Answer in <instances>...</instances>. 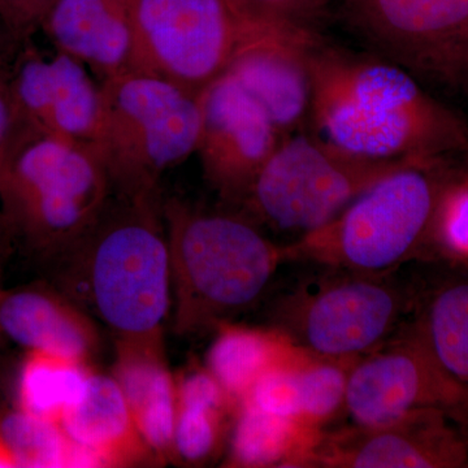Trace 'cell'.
Instances as JSON below:
<instances>
[{
	"label": "cell",
	"mask_w": 468,
	"mask_h": 468,
	"mask_svg": "<svg viewBox=\"0 0 468 468\" xmlns=\"http://www.w3.org/2000/svg\"><path fill=\"white\" fill-rule=\"evenodd\" d=\"M310 120L335 146L381 160L460 156L468 125L401 66L320 42L311 58Z\"/></svg>",
	"instance_id": "cell-1"
},
{
	"label": "cell",
	"mask_w": 468,
	"mask_h": 468,
	"mask_svg": "<svg viewBox=\"0 0 468 468\" xmlns=\"http://www.w3.org/2000/svg\"><path fill=\"white\" fill-rule=\"evenodd\" d=\"M468 181L462 155L415 159L369 186L334 220L282 246L286 261L347 270H397L435 250L437 217Z\"/></svg>",
	"instance_id": "cell-2"
},
{
	"label": "cell",
	"mask_w": 468,
	"mask_h": 468,
	"mask_svg": "<svg viewBox=\"0 0 468 468\" xmlns=\"http://www.w3.org/2000/svg\"><path fill=\"white\" fill-rule=\"evenodd\" d=\"M174 328L196 335L252 306L284 263V249L239 212L163 201Z\"/></svg>",
	"instance_id": "cell-3"
},
{
	"label": "cell",
	"mask_w": 468,
	"mask_h": 468,
	"mask_svg": "<svg viewBox=\"0 0 468 468\" xmlns=\"http://www.w3.org/2000/svg\"><path fill=\"white\" fill-rule=\"evenodd\" d=\"M76 292L116 338L163 335L172 307L171 258L162 196L111 197L68 252Z\"/></svg>",
	"instance_id": "cell-4"
},
{
	"label": "cell",
	"mask_w": 468,
	"mask_h": 468,
	"mask_svg": "<svg viewBox=\"0 0 468 468\" xmlns=\"http://www.w3.org/2000/svg\"><path fill=\"white\" fill-rule=\"evenodd\" d=\"M112 189L97 151L21 122L0 150L2 228L30 250L67 255L109 205Z\"/></svg>",
	"instance_id": "cell-5"
},
{
	"label": "cell",
	"mask_w": 468,
	"mask_h": 468,
	"mask_svg": "<svg viewBox=\"0 0 468 468\" xmlns=\"http://www.w3.org/2000/svg\"><path fill=\"white\" fill-rule=\"evenodd\" d=\"M101 92L92 149L103 162L113 196H160L163 176L197 153L199 97L131 69L101 81Z\"/></svg>",
	"instance_id": "cell-6"
},
{
	"label": "cell",
	"mask_w": 468,
	"mask_h": 468,
	"mask_svg": "<svg viewBox=\"0 0 468 468\" xmlns=\"http://www.w3.org/2000/svg\"><path fill=\"white\" fill-rule=\"evenodd\" d=\"M280 294L271 326L301 349L360 356L392 338L411 318L419 285L397 270L323 266Z\"/></svg>",
	"instance_id": "cell-7"
},
{
	"label": "cell",
	"mask_w": 468,
	"mask_h": 468,
	"mask_svg": "<svg viewBox=\"0 0 468 468\" xmlns=\"http://www.w3.org/2000/svg\"><path fill=\"white\" fill-rule=\"evenodd\" d=\"M412 160L366 158L319 135H286L237 205L239 214L255 226L300 239Z\"/></svg>",
	"instance_id": "cell-8"
},
{
	"label": "cell",
	"mask_w": 468,
	"mask_h": 468,
	"mask_svg": "<svg viewBox=\"0 0 468 468\" xmlns=\"http://www.w3.org/2000/svg\"><path fill=\"white\" fill-rule=\"evenodd\" d=\"M132 27L131 70L199 97L227 72L239 41L229 0H125Z\"/></svg>",
	"instance_id": "cell-9"
},
{
	"label": "cell",
	"mask_w": 468,
	"mask_h": 468,
	"mask_svg": "<svg viewBox=\"0 0 468 468\" xmlns=\"http://www.w3.org/2000/svg\"><path fill=\"white\" fill-rule=\"evenodd\" d=\"M424 409L442 410L468 430V388L441 367L406 323L392 338L354 362L346 415L354 424L377 426Z\"/></svg>",
	"instance_id": "cell-10"
},
{
	"label": "cell",
	"mask_w": 468,
	"mask_h": 468,
	"mask_svg": "<svg viewBox=\"0 0 468 468\" xmlns=\"http://www.w3.org/2000/svg\"><path fill=\"white\" fill-rule=\"evenodd\" d=\"M236 15L239 41L227 73L260 101L282 137L294 134L310 119L311 58L322 39L304 23Z\"/></svg>",
	"instance_id": "cell-11"
},
{
	"label": "cell",
	"mask_w": 468,
	"mask_h": 468,
	"mask_svg": "<svg viewBox=\"0 0 468 468\" xmlns=\"http://www.w3.org/2000/svg\"><path fill=\"white\" fill-rule=\"evenodd\" d=\"M349 14L387 60L452 85L468 48V0H349Z\"/></svg>",
	"instance_id": "cell-12"
},
{
	"label": "cell",
	"mask_w": 468,
	"mask_h": 468,
	"mask_svg": "<svg viewBox=\"0 0 468 468\" xmlns=\"http://www.w3.org/2000/svg\"><path fill=\"white\" fill-rule=\"evenodd\" d=\"M442 410L323 431L306 468H466L468 436Z\"/></svg>",
	"instance_id": "cell-13"
},
{
	"label": "cell",
	"mask_w": 468,
	"mask_h": 468,
	"mask_svg": "<svg viewBox=\"0 0 468 468\" xmlns=\"http://www.w3.org/2000/svg\"><path fill=\"white\" fill-rule=\"evenodd\" d=\"M202 124L197 153L207 183L237 206L282 143L266 110L229 73L199 95Z\"/></svg>",
	"instance_id": "cell-14"
},
{
	"label": "cell",
	"mask_w": 468,
	"mask_h": 468,
	"mask_svg": "<svg viewBox=\"0 0 468 468\" xmlns=\"http://www.w3.org/2000/svg\"><path fill=\"white\" fill-rule=\"evenodd\" d=\"M9 85L21 120L55 137L92 147L101 112V84L76 58L32 41L18 52Z\"/></svg>",
	"instance_id": "cell-15"
},
{
	"label": "cell",
	"mask_w": 468,
	"mask_h": 468,
	"mask_svg": "<svg viewBox=\"0 0 468 468\" xmlns=\"http://www.w3.org/2000/svg\"><path fill=\"white\" fill-rule=\"evenodd\" d=\"M112 377L122 388L135 427L155 462L172 461L177 397L163 335L116 338Z\"/></svg>",
	"instance_id": "cell-16"
},
{
	"label": "cell",
	"mask_w": 468,
	"mask_h": 468,
	"mask_svg": "<svg viewBox=\"0 0 468 468\" xmlns=\"http://www.w3.org/2000/svg\"><path fill=\"white\" fill-rule=\"evenodd\" d=\"M41 32L100 81L131 68L133 38L125 0H58Z\"/></svg>",
	"instance_id": "cell-17"
},
{
	"label": "cell",
	"mask_w": 468,
	"mask_h": 468,
	"mask_svg": "<svg viewBox=\"0 0 468 468\" xmlns=\"http://www.w3.org/2000/svg\"><path fill=\"white\" fill-rule=\"evenodd\" d=\"M0 335L27 351H48L88 362L100 335L72 302L45 289H18L0 295Z\"/></svg>",
	"instance_id": "cell-18"
},
{
	"label": "cell",
	"mask_w": 468,
	"mask_h": 468,
	"mask_svg": "<svg viewBox=\"0 0 468 468\" xmlns=\"http://www.w3.org/2000/svg\"><path fill=\"white\" fill-rule=\"evenodd\" d=\"M70 441L100 457L103 467L155 462L135 427L116 378L92 371L84 392L58 421Z\"/></svg>",
	"instance_id": "cell-19"
},
{
	"label": "cell",
	"mask_w": 468,
	"mask_h": 468,
	"mask_svg": "<svg viewBox=\"0 0 468 468\" xmlns=\"http://www.w3.org/2000/svg\"><path fill=\"white\" fill-rule=\"evenodd\" d=\"M322 433L297 419L239 402L228 439L224 466L306 468Z\"/></svg>",
	"instance_id": "cell-20"
},
{
	"label": "cell",
	"mask_w": 468,
	"mask_h": 468,
	"mask_svg": "<svg viewBox=\"0 0 468 468\" xmlns=\"http://www.w3.org/2000/svg\"><path fill=\"white\" fill-rule=\"evenodd\" d=\"M217 335L206 354L205 366L237 402L267 371L288 362L301 347L273 326L233 324L217 326Z\"/></svg>",
	"instance_id": "cell-21"
},
{
	"label": "cell",
	"mask_w": 468,
	"mask_h": 468,
	"mask_svg": "<svg viewBox=\"0 0 468 468\" xmlns=\"http://www.w3.org/2000/svg\"><path fill=\"white\" fill-rule=\"evenodd\" d=\"M408 324L437 362L468 388V275H455L432 288L419 286Z\"/></svg>",
	"instance_id": "cell-22"
},
{
	"label": "cell",
	"mask_w": 468,
	"mask_h": 468,
	"mask_svg": "<svg viewBox=\"0 0 468 468\" xmlns=\"http://www.w3.org/2000/svg\"><path fill=\"white\" fill-rule=\"evenodd\" d=\"M91 372L86 362L27 351L18 372L17 409L58 423L84 392Z\"/></svg>",
	"instance_id": "cell-23"
},
{
	"label": "cell",
	"mask_w": 468,
	"mask_h": 468,
	"mask_svg": "<svg viewBox=\"0 0 468 468\" xmlns=\"http://www.w3.org/2000/svg\"><path fill=\"white\" fill-rule=\"evenodd\" d=\"M356 358L300 350L291 362V372L301 421L325 431L329 424L346 414L347 384Z\"/></svg>",
	"instance_id": "cell-24"
},
{
	"label": "cell",
	"mask_w": 468,
	"mask_h": 468,
	"mask_svg": "<svg viewBox=\"0 0 468 468\" xmlns=\"http://www.w3.org/2000/svg\"><path fill=\"white\" fill-rule=\"evenodd\" d=\"M0 437L17 467H68L70 441L57 421L12 410L0 417Z\"/></svg>",
	"instance_id": "cell-25"
},
{
	"label": "cell",
	"mask_w": 468,
	"mask_h": 468,
	"mask_svg": "<svg viewBox=\"0 0 468 468\" xmlns=\"http://www.w3.org/2000/svg\"><path fill=\"white\" fill-rule=\"evenodd\" d=\"M236 411L177 405L172 461L203 466L218 460L227 449Z\"/></svg>",
	"instance_id": "cell-26"
},
{
	"label": "cell",
	"mask_w": 468,
	"mask_h": 468,
	"mask_svg": "<svg viewBox=\"0 0 468 468\" xmlns=\"http://www.w3.org/2000/svg\"><path fill=\"white\" fill-rule=\"evenodd\" d=\"M435 250L468 260V181L455 185L443 198L436 221Z\"/></svg>",
	"instance_id": "cell-27"
},
{
	"label": "cell",
	"mask_w": 468,
	"mask_h": 468,
	"mask_svg": "<svg viewBox=\"0 0 468 468\" xmlns=\"http://www.w3.org/2000/svg\"><path fill=\"white\" fill-rule=\"evenodd\" d=\"M58 0H0V24L21 45L41 32Z\"/></svg>",
	"instance_id": "cell-28"
},
{
	"label": "cell",
	"mask_w": 468,
	"mask_h": 468,
	"mask_svg": "<svg viewBox=\"0 0 468 468\" xmlns=\"http://www.w3.org/2000/svg\"><path fill=\"white\" fill-rule=\"evenodd\" d=\"M322 0H229L234 11L242 16L279 18L304 23V16Z\"/></svg>",
	"instance_id": "cell-29"
},
{
	"label": "cell",
	"mask_w": 468,
	"mask_h": 468,
	"mask_svg": "<svg viewBox=\"0 0 468 468\" xmlns=\"http://www.w3.org/2000/svg\"><path fill=\"white\" fill-rule=\"evenodd\" d=\"M9 73L11 70H0V150L23 122L12 95Z\"/></svg>",
	"instance_id": "cell-30"
},
{
	"label": "cell",
	"mask_w": 468,
	"mask_h": 468,
	"mask_svg": "<svg viewBox=\"0 0 468 468\" xmlns=\"http://www.w3.org/2000/svg\"><path fill=\"white\" fill-rule=\"evenodd\" d=\"M23 46L0 24V70H11Z\"/></svg>",
	"instance_id": "cell-31"
},
{
	"label": "cell",
	"mask_w": 468,
	"mask_h": 468,
	"mask_svg": "<svg viewBox=\"0 0 468 468\" xmlns=\"http://www.w3.org/2000/svg\"><path fill=\"white\" fill-rule=\"evenodd\" d=\"M452 85L460 86L468 91V48L463 58H462L461 66L458 68L457 75H455Z\"/></svg>",
	"instance_id": "cell-32"
},
{
	"label": "cell",
	"mask_w": 468,
	"mask_h": 468,
	"mask_svg": "<svg viewBox=\"0 0 468 468\" xmlns=\"http://www.w3.org/2000/svg\"><path fill=\"white\" fill-rule=\"evenodd\" d=\"M11 467H17L16 461H15L14 455L11 454L7 445L0 437V468Z\"/></svg>",
	"instance_id": "cell-33"
},
{
	"label": "cell",
	"mask_w": 468,
	"mask_h": 468,
	"mask_svg": "<svg viewBox=\"0 0 468 468\" xmlns=\"http://www.w3.org/2000/svg\"><path fill=\"white\" fill-rule=\"evenodd\" d=\"M462 159H463L464 165H466V167L468 168V150L463 154V155H462Z\"/></svg>",
	"instance_id": "cell-34"
},
{
	"label": "cell",
	"mask_w": 468,
	"mask_h": 468,
	"mask_svg": "<svg viewBox=\"0 0 468 468\" xmlns=\"http://www.w3.org/2000/svg\"><path fill=\"white\" fill-rule=\"evenodd\" d=\"M0 229H2V208H0Z\"/></svg>",
	"instance_id": "cell-35"
},
{
	"label": "cell",
	"mask_w": 468,
	"mask_h": 468,
	"mask_svg": "<svg viewBox=\"0 0 468 468\" xmlns=\"http://www.w3.org/2000/svg\"><path fill=\"white\" fill-rule=\"evenodd\" d=\"M3 291H0V295H2Z\"/></svg>",
	"instance_id": "cell-36"
}]
</instances>
